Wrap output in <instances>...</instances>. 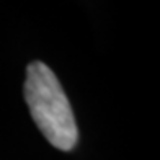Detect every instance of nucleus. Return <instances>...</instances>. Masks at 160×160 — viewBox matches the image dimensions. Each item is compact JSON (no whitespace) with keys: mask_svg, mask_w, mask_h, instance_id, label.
Here are the masks:
<instances>
[{"mask_svg":"<svg viewBox=\"0 0 160 160\" xmlns=\"http://www.w3.org/2000/svg\"><path fill=\"white\" fill-rule=\"evenodd\" d=\"M23 93L34 124L46 141L64 152L74 149L78 142L74 111L59 78L44 62L28 64Z\"/></svg>","mask_w":160,"mask_h":160,"instance_id":"obj_1","label":"nucleus"}]
</instances>
